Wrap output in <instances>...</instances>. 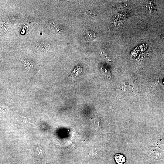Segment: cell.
I'll use <instances>...</instances> for the list:
<instances>
[{
    "label": "cell",
    "mask_w": 164,
    "mask_h": 164,
    "mask_svg": "<svg viewBox=\"0 0 164 164\" xmlns=\"http://www.w3.org/2000/svg\"><path fill=\"white\" fill-rule=\"evenodd\" d=\"M50 46V43L46 41L38 42L36 44V47L39 52H44L47 50Z\"/></svg>",
    "instance_id": "obj_1"
},
{
    "label": "cell",
    "mask_w": 164,
    "mask_h": 164,
    "mask_svg": "<svg viewBox=\"0 0 164 164\" xmlns=\"http://www.w3.org/2000/svg\"><path fill=\"white\" fill-rule=\"evenodd\" d=\"M114 159L118 164H123L126 162L125 157L121 154H116L114 156Z\"/></svg>",
    "instance_id": "obj_2"
},
{
    "label": "cell",
    "mask_w": 164,
    "mask_h": 164,
    "mask_svg": "<svg viewBox=\"0 0 164 164\" xmlns=\"http://www.w3.org/2000/svg\"><path fill=\"white\" fill-rule=\"evenodd\" d=\"M159 81V78L156 74H154L151 78L150 80L151 86L154 88L157 87Z\"/></svg>",
    "instance_id": "obj_3"
},
{
    "label": "cell",
    "mask_w": 164,
    "mask_h": 164,
    "mask_svg": "<svg viewBox=\"0 0 164 164\" xmlns=\"http://www.w3.org/2000/svg\"><path fill=\"white\" fill-rule=\"evenodd\" d=\"M95 36V33L92 31H87L86 33V38L88 42H91L94 39Z\"/></svg>",
    "instance_id": "obj_4"
},
{
    "label": "cell",
    "mask_w": 164,
    "mask_h": 164,
    "mask_svg": "<svg viewBox=\"0 0 164 164\" xmlns=\"http://www.w3.org/2000/svg\"><path fill=\"white\" fill-rule=\"evenodd\" d=\"M101 72L106 78L110 80L111 78V73L109 70L106 68L101 67Z\"/></svg>",
    "instance_id": "obj_5"
},
{
    "label": "cell",
    "mask_w": 164,
    "mask_h": 164,
    "mask_svg": "<svg viewBox=\"0 0 164 164\" xmlns=\"http://www.w3.org/2000/svg\"><path fill=\"white\" fill-rule=\"evenodd\" d=\"M146 9L149 14L151 13L153 10V3L151 1H148L146 3L145 5Z\"/></svg>",
    "instance_id": "obj_6"
},
{
    "label": "cell",
    "mask_w": 164,
    "mask_h": 164,
    "mask_svg": "<svg viewBox=\"0 0 164 164\" xmlns=\"http://www.w3.org/2000/svg\"><path fill=\"white\" fill-rule=\"evenodd\" d=\"M82 72V68L80 66H79L77 67L72 72V75L78 76Z\"/></svg>",
    "instance_id": "obj_7"
},
{
    "label": "cell",
    "mask_w": 164,
    "mask_h": 164,
    "mask_svg": "<svg viewBox=\"0 0 164 164\" xmlns=\"http://www.w3.org/2000/svg\"><path fill=\"white\" fill-rule=\"evenodd\" d=\"M100 54L101 57L108 61H109V59L108 58L106 54L103 51H101L100 52Z\"/></svg>",
    "instance_id": "obj_8"
},
{
    "label": "cell",
    "mask_w": 164,
    "mask_h": 164,
    "mask_svg": "<svg viewBox=\"0 0 164 164\" xmlns=\"http://www.w3.org/2000/svg\"><path fill=\"white\" fill-rule=\"evenodd\" d=\"M36 153L39 155V154L42 153V150L40 149H39L38 147L36 148Z\"/></svg>",
    "instance_id": "obj_9"
},
{
    "label": "cell",
    "mask_w": 164,
    "mask_h": 164,
    "mask_svg": "<svg viewBox=\"0 0 164 164\" xmlns=\"http://www.w3.org/2000/svg\"><path fill=\"white\" fill-rule=\"evenodd\" d=\"M163 84H164V80H163Z\"/></svg>",
    "instance_id": "obj_10"
}]
</instances>
